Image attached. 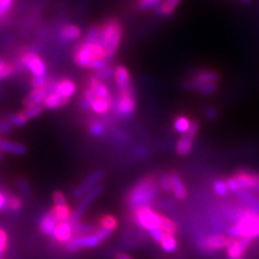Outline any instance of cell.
Masks as SVG:
<instances>
[{"instance_id": "ac0fdd59", "label": "cell", "mask_w": 259, "mask_h": 259, "mask_svg": "<svg viewBox=\"0 0 259 259\" xmlns=\"http://www.w3.org/2000/svg\"><path fill=\"white\" fill-rule=\"evenodd\" d=\"M69 101H70L69 99H66V97H64L56 91H51L49 92L48 95L46 96L44 105L48 109H58V108L66 106V105L69 103Z\"/></svg>"}, {"instance_id": "816d5d0a", "label": "cell", "mask_w": 259, "mask_h": 259, "mask_svg": "<svg viewBox=\"0 0 259 259\" xmlns=\"http://www.w3.org/2000/svg\"><path fill=\"white\" fill-rule=\"evenodd\" d=\"M12 125L8 121H0V133L2 132H10Z\"/></svg>"}, {"instance_id": "f6af8a7d", "label": "cell", "mask_w": 259, "mask_h": 259, "mask_svg": "<svg viewBox=\"0 0 259 259\" xmlns=\"http://www.w3.org/2000/svg\"><path fill=\"white\" fill-rule=\"evenodd\" d=\"M110 66V60L108 59H104V60H100V61H95L93 62L90 67H89V69H93L95 71H99V70H102L104 68H106Z\"/></svg>"}, {"instance_id": "b9f144b4", "label": "cell", "mask_w": 259, "mask_h": 259, "mask_svg": "<svg viewBox=\"0 0 259 259\" xmlns=\"http://www.w3.org/2000/svg\"><path fill=\"white\" fill-rule=\"evenodd\" d=\"M100 37V26L99 25H93L90 28H89L84 40L87 41H91V42H95L99 40Z\"/></svg>"}, {"instance_id": "2e32d148", "label": "cell", "mask_w": 259, "mask_h": 259, "mask_svg": "<svg viewBox=\"0 0 259 259\" xmlns=\"http://www.w3.org/2000/svg\"><path fill=\"white\" fill-rule=\"evenodd\" d=\"M52 237L59 243L67 244V243L74 238L70 222H59L55 227Z\"/></svg>"}, {"instance_id": "ffe728a7", "label": "cell", "mask_w": 259, "mask_h": 259, "mask_svg": "<svg viewBox=\"0 0 259 259\" xmlns=\"http://www.w3.org/2000/svg\"><path fill=\"white\" fill-rule=\"evenodd\" d=\"M0 151L12 153V155L16 156H23L27 152V148L25 145L21 143L0 139Z\"/></svg>"}, {"instance_id": "5bb4252c", "label": "cell", "mask_w": 259, "mask_h": 259, "mask_svg": "<svg viewBox=\"0 0 259 259\" xmlns=\"http://www.w3.org/2000/svg\"><path fill=\"white\" fill-rule=\"evenodd\" d=\"M253 240L248 238H230L229 244L227 245V255L230 259H242Z\"/></svg>"}, {"instance_id": "cb8c5ba5", "label": "cell", "mask_w": 259, "mask_h": 259, "mask_svg": "<svg viewBox=\"0 0 259 259\" xmlns=\"http://www.w3.org/2000/svg\"><path fill=\"white\" fill-rule=\"evenodd\" d=\"M89 88L95 93V95L100 99L103 100H111V93L108 87L105 84L103 81H100L99 79H96L95 77H92L89 81Z\"/></svg>"}, {"instance_id": "7c38bea8", "label": "cell", "mask_w": 259, "mask_h": 259, "mask_svg": "<svg viewBox=\"0 0 259 259\" xmlns=\"http://www.w3.org/2000/svg\"><path fill=\"white\" fill-rule=\"evenodd\" d=\"M221 80L220 74L212 70H202L194 76L192 79L185 81L183 87L188 90H198V89L206 83H217Z\"/></svg>"}, {"instance_id": "7402d4cb", "label": "cell", "mask_w": 259, "mask_h": 259, "mask_svg": "<svg viewBox=\"0 0 259 259\" xmlns=\"http://www.w3.org/2000/svg\"><path fill=\"white\" fill-rule=\"evenodd\" d=\"M48 93H49V91H48L47 87L32 89V91L23 101L24 106L28 107V106H32V105L44 104V101L46 99V96L48 95Z\"/></svg>"}, {"instance_id": "e0dca14e", "label": "cell", "mask_w": 259, "mask_h": 259, "mask_svg": "<svg viewBox=\"0 0 259 259\" xmlns=\"http://www.w3.org/2000/svg\"><path fill=\"white\" fill-rule=\"evenodd\" d=\"M113 78H115V82L118 87L119 91L127 90L131 89V75H130L128 69L123 66V65H118L115 67V74H113Z\"/></svg>"}, {"instance_id": "8992f818", "label": "cell", "mask_w": 259, "mask_h": 259, "mask_svg": "<svg viewBox=\"0 0 259 259\" xmlns=\"http://www.w3.org/2000/svg\"><path fill=\"white\" fill-rule=\"evenodd\" d=\"M112 234L111 231L100 228L93 233L85 234V236H76L72 238L67 244L66 248L70 252H77L82 248H92L100 245L102 242L107 240Z\"/></svg>"}, {"instance_id": "f546056e", "label": "cell", "mask_w": 259, "mask_h": 259, "mask_svg": "<svg viewBox=\"0 0 259 259\" xmlns=\"http://www.w3.org/2000/svg\"><path fill=\"white\" fill-rule=\"evenodd\" d=\"M72 233H74V237L76 236H85V234H90L95 232V227L91 224H85V223H76L72 224Z\"/></svg>"}, {"instance_id": "9a60e30c", "label": "cell", "mask_w": 259, "mask_h": 259, "mask_svg": "<svg viewBox=\"0 0 259 259\" xmlns=\"http://www.w3.org/2000/svg\"><path fill=\"white\" fill-rule=\"evenodd\" d=\"M103 177H104V173L103 171H101V169H97V171L92 172L82 183L78 186V187L75 188L74 197L76 199L83 198L89 191L93 189L96 185H99V183L103 180Z\"/></svg>"}, {"instance_id": "484cf974", "label": "cell", "mask_w": 259, "mask_h": 259, "mask_svg": "<svg viewBox=\"0 0 259 259\" xmlns=\"http://www.w3.org/2000/svg\"><path fill=\"white\" fill-rule=\"evenodd\" d=\"M171 178H172V183H173V192L175 194V197L178 200H185L188 197V191L187 188H186L185 184L183 183V180L181 176L177 173L173 172L171 173Z\"/></svg>"}, {"instance_id": "c3c4849f", "label": "cell", "mask_w": 259, "mask_h": 259, "mask_svg": "<svg viewBox=\"0 0 259 259\" xmlns=\"http://www.w3.org/2000/svg\"><path fill=\"white\" fill-rule=\"evenodd\" d=\"M8 247V234L6 230L0 228V255L5 253V250Z\"/></svg>"}, {"instance_id": "9c48e42d", "label": "cell", "mask_w": 259, "mask_h": 259, "mask_svg": "<svg viewBox=\"0 0 259 259\" xmlns=\"http://www.w3.org/2000/svg\"><path fill=\"white\" fill-rule=\"evenodd\" d=\"M20 63L23 67L27 68L34 77L46 76L47 66L40 56L34 52H25L21 55Z\"/></svg>"}, {"instance_id": "44dd1931", "label": "cell", "mask_w": 259, "mask_h": 259, "mask_svg": "<svg viewBox=\"0 0 259 259\" xmlns=\"http://www.w3.org/2000/svg\"><path fill=\"white\" fill-rule=\"evenodd\" d=\"M81 29L79 26L75 25V24H65L61 27L60 30V37L65 42L76 41L81 37Z\"/></svg>"}, {"instance_id": "83f0119b", "label": "cell", "mask_w": 259, "mask_h": 259, "mask_svg": "<svg viewBox=\"0 0 259 259\" xmlns=\"http://www.w3.org/2000/svg\"><path fill=\"white\" fill-rule=\"evenodd\" d=\"M58 222H69L71 217V209L67 203L61 205H54L52 208Z\"/></svg>"}, {"instance_id": "4dcf8cb0", "label": "cell", "mask_w": 259, "mask_h": 259, "mask_svg": "<svg viewBox=\"0 0 259 259\" xmlns=\"http://www.w3.org/2000/svg\"><path fill=\"white\" fill-rule=\"evenodd\" d=\"M99 225L100 228L112 232L118 227V220L111 214H106L100 218Z\"/></svg>"}, {"instance_id": "7a4b0ae2", "label": "cell", "mask_w": 259, "mask_h": 259, "mask_svg": "<svg viewBox=\"0 0 259 259\" xmlns=\"http://www.w3.org/2000/svg\"><path fill=\"white\" fill-rule=\"evenodd\" d=\"M158 184L152 176H146L137 182L127 194V205L132 209L151 205L152 200L158 194Z\"/></svg>"}, {"instance_id": "6da1fadb", "label": "cell", "mask_w": 259, "mask_h": 259, "mask_svg": "<svg viewBox=\"0 0 259 259\" xmlns=\"http://www.w3.org/2000/svg\"><path fill=\"white\" fill-rule=\"evenodd\" d=\"M231 238H259V209L248 207L242 209L236 215V222L229 229Z\"/></svg>"}, {"instance_id": "836d02e7", "label": "cell", "mask_w": 259, "mask_h": 259, "mask_svg": "<svg viewBox=\"0 0 259 259\" xmlns=\"http://www.w3.org/2000/svg\"><path fill=\"white\" fill-rule=\"evenodd\" d=\"M160 228L163 230L165 233H167V234H174V236L178 232V226H177V224L174 221L169 220L168 217L163 216V215H162V217H161Z\"/></svg>"}, {"instance_id": "91938a15", "label": "cell", "mask_w": 259, "mask_h": 259, "mask_svg": "<svg viewBox=\"0 0 259 259\" xmlns=\"http://www.w3.org/2000/svg\"><path fill=\"white\" fill-rule=\"evenodd\" d=\"M3 158V151H0V159Z\"/></svg>"}, {"instance_id": "1f68e13d", "label": "cell", "mask_w": 259, "mask_h": 259, "mask_svg": "<svg viewBox=\"0 0 259 259\" xmlns=\"http://www.w3.org/2000/svg\"><path fill=\"white\" fill-rule=\"evenodd\" d=\"M191 124H192V121H190L187 117H185V116H180L174 120L175 131L181 133L182 135L186 134L189 131Z\"/></svg>"}, {"instance_id": "f35d334b", "label": "cell", "mask_w": 259, "mask_h": 259, "mask_svg": "<svg viewBox=\"0 0 259 259\" xmlns=\"http://www.w3.org/2000/svg\"><path fill=\"white\" fill-rule=\"evenodd\" d=\"M113 74H115V68H112L110 66L104 68L102 70L99 71H95V75L93 77H95L96 79H99L100 81H106L109 80L110 78L113 77Z\"/></svg>"}, {"instance_id": "f5cc1de1", "label": "cell", "mask_w": 259, "mask_h": 259, "mask_svg": "<svg viewBox=\"0 0 259 259\" xmlns=\"http://www.w3.org/2000/svg\"><path fill=\"white\" fill-rule=\"evenodd\" d=\"M205 116L209 120H214L217 117V112H216V110L213 107H208L205 110Z\"/></svg>"}, {"instance_id": "6f0895ef", "label": "cell", "mask_w": 259, "mask_h": 259, "mask_svg": "<svg viewBox=\"0 0 259 259\" xmlns=\"http://www.w3.org/2000/svg\"><path fill=\"white\" fill-rule=\"evenodd\" d=\"M239 2L242 3V4H245V5H246V4H249V3H250V0H239Z\"/></svg>"}, {"instance_id": "8d00e7d4", "label": "cell", "mask_w": 259, "mask_h": 259, "mask_svg": "<svg viewBox=\"0 0 259 259\" xmlns=\"http://www.w3.org/2000/svg\"><path fill=\"white\" fill-rule=\"evenodd\" d=\"M213 189L217 196H220V197H225L229 192V188H228V186H227L226 181H223V180L215 181L214 185H213Z\"/></svg>"}, {"instance_id": "74e56055", "label": "cell", "mask_w": 259, "mask_h": 259, "mask_svg": "<svg viewBox=\"0 0 259 259\" xmlns=\"http://www.w3.org/2000/svg\"><path fill=\"white\" fill-rule=\"evenodd\" d=\"M7 206L9 209L13 210V212H18V210H20L22 208L23 202L19 197L11 194V196L7 198Z\"/></svg>"}, {"instance_id": "277c9868", "label": "cell", "mask_w": 259, "mask_h": 259, "mask_svg": "<svg viewBox=\"0 0 259 259\" xmlns=\"http://www.w3.org/2000/svg\"><path fill=\"white\" fill-rule=\"evenodd\" d=\"M104 59H107L106 54L99 41L91 42L83 40L76 47L74 52V61L81 68H89L93 62Z\"/></svg>"}, {"instance_id": "680465c9", "label": "cell", "mask_w": 259, "mask_h": 259, "mask_svg": "<svg viewBox=\"0 0 259 259\" xmlns=\"http://www.w3.org/2000/svg\"><path fill=\"white\" fill-rule=\"evenodd\" d=\"M5 64H6V63H5V62H4L2 59H0V67H3Z\"/></svg>"}, {"instance_id": "e575fe53", "label": "cell", "mask_w": 259, "mask_h": 259, "mask_svg": "<svg viewBox=\"0 0 259 259\" xmlns=\"http://www.w3.org/2000/svg\"><path fill=\"white\" fill-rule=\"evenodd\" d=\"M7 121L9 122L12 126H24L27 123V119L26 117L24 116L23 112H19V113H11L9 115V117L7 118Z\"/></svg>"}, {"instance_id": "4fadbf2b", "label": "cell", "mask_w": 259, "mask_h": 259, "mask_svg": "<svg viewBox=\"0 0 259 259\" xmlns=\"http://www.w3.org/2000/svg\"><path fill=\"white\" fill-rule=\"evenodd\" d=\"M229 242L230 238L224 236V234H210L199 242V246L205 252H218V250L226 248Z\"/></svg>"}, {"instance_id": "7dc6e473", "label": "cell", "mask_w": 259, "mask_h": 259, "mask_svg": "<svg viewBox=\"0 0 259 259\" xmlns=\"http://www.w3.org/2000/svg\"><path fill=\"white\" fill-rule=\"evenodd\" d=\"M15 70V67L11 64H5L3 67H0V81L5 78L10 77Z\"/></svg>"}, {"instance_id": "3957f363", "label": "cell", "mask_w": 259, "mask_h": 259, "mask_svg": "<svg viewBox=\"0 0 259 259\" xmlns=\"http://www.w3.org/2000/svg\"><path fill=\"white\" fill-rule=\"evenodd\" d=\"M122 25L117 19H108L100 26V37L97 41L103 47L108 60L117 54L122 40Z\"/></svg>"}, {"instance_id": "ab89813d", "label": "cell", "mask_w": 259, "mask_h": 259, "mask_svg": "<svg viewBox=\"0 0 259 259\" xmlns=\"http://www.w3.org/2000/svg\"><path fill=\"white\" fill-rule=\"evenodd\" d=\"M163 2V0H139V7L140 10H150V9H156V8Z\"/></svg>"}, {"instance_id": "ee69618b", "label": "cell", "mask_w": 259, "mask_h": 259, "mask_svg": "<svg viewBox=\"0 0 259 259\" xmlns=\"http://www.w3.org/2000/svg\"><path fill=\"white\" fill-rule=\"evenodd\" d=\"M217 89H218L217 83H206V84L201 85L197 91L201 95H210V94L215 93L217 91Z\"/></svg>"}, {"instance_id": "681fc988", "label": "cell", "mask_w": 259, "mask_h": 259, "mask_svg": "<svg viewBox=\"0 0 259 259\" xmlns=\"http://www.w3.org/2000/svg\"><path fill=\"white\" fill-rule=\"evenodd\" d=\"M52 198H53L54 205H61V204L67 203L66 197H65V194L62 191H54Z\"/></svg>"}, {"instance_id": "8fae6325", "label": "cell", "mask_w": 259, "mask_h": 259, "mask_svg": "<svg viewBox=\"0 0 259 259\" xmlns=\"http://www.w3.org/2000/svg\"><path fill=\"white\" fill-rule=\"evenodd\" d=\"M199 128H200V124L197 122V121H192V124L189 128V131L186 134H183L176 144V152L178 156L186 157L191 152L193 141L196 139V136L199 132Z\"/></svg>"}, {"instance_id": "d4e9b609", "label": "cell", "mask_w": 259, "mask_h": 259, "mask_svg": "<svg viewBox=\"0 0 259 259\" xmlns=\"http://www.w3.org/2000/svg\"><path fill=\"white\" fill-rule=\"evenodd\" d=\"M113 99L111 100H103L100 97H95V99L90 103V110H92L96 115H105L110 109H112Z\"/></svg>"}, {"instance_id": "603a6c76", "label": "cell", "mask_w": 259, "mask_h": 259, "mask_svg": "<svg viewBox=\"0 0 259 259\" xmlns=\"http://www.w3.org/2000/svg\"><path fill=\"white\" fill-rule=\"evenodd\" d=\"M61 95H63L66 99H71L77 92V87L74 81L70 79H62L61 81H56L55 90Z\"/></svg>"}, {"instance_id": "f907efd6", "label": "cell", "mask_w": 259, "mask_h": 259, "mask_svg": "<svg viewBox=\"0 0 259 259\" xmlns=\"http://www.w3.org/2000/svg\"><path fill=\"white\" fill-rule=\"evenodd\" d=\"M150 236H151V238H152V240L155 241V242H157V243H160V241L163 239V237L165 236V232L162 230L161 228H156V229H153V230H151L150 232Z\"/></svg>"}, {"instance_id": "60d3db41", "label": "cell", "mask_w": 259, "mask_h": 259, "mask_svg": "<svg viewBox=\"0 0 259 259\" xmlns=\"http://www.w3.org/2000/svg\"><path fill=\"white\" fill-rule=\"evenodd\" d=\"M14 6V0H0V20L9 13Z\"/></svg>"}, {"instance_id": "52a82bcc", "label": "cell", "mask_w": 259, "mask_h": 259, "mask_svg": "<svg viewBox=\"0 0 259 259\" xmlns=\"http://www.w3.org/2000/svg\"><path fill=\"white\" fill-rule=\"evenodd\" d=\"M162 215L156 212L151 205L141 206L132 209V218L136 225L147 231H151L156 228H160Z\"/></svg>"}, {"instance_id": "ba28073f", "label": "cell", "mask_w": 259, "mask_h": 259, "mask_svg": "<svg viewBox=\"0 0 259 259\" xmlns=\"http://www.w3.org/2000/svg\"><path fill=\"white\" fill-rule=\"evenodd\" d=\"M113 112L119 118L127 119L134 115L136 110V101L134 93L131 89L119 91V95L116 101H113Z\"/></svg>"}, {"instance_id": "d590c367", "label": "cell", "mask_w": 259, "mask_h": 259, "mask_svg": "<svg viewBox=\"0 0 259 259\" xmlns=\"http://www.w3.org/2000/svg\"><path fill=\"white\" fill-rule=\"evenodd\" d=\"M89 132L94 137H100L105 132V125L102 121L93 120L92 122L89 124Z\"/></svg>"}, {"instance_id": "f1b7e54d", "label": "cell", "mask_w": 259, "mask_h": 259, "mask_svg": "<svg viewBox=\"0 0 259 259\" xmlns=\"http://www.w3.org/2000/svg\"><path fill=\"white\" fill-rule=\"evenodd\" d=\"M159 244L166 253H174L178 247V242L174 237V234L165 233V236L160 241Z\"/></svg>"}, {"instance_id": "d6a6232c", "label": "cell", "mask_w": 259, "mask_h": 259, "mask_svg": "<svg viewBox=\"0 0 259 259\" xmlns=\"http://www.w3.org/2000/svg\"><path fill=\"white\" fill-rule=\"evenodd\" d=\"M45 109H46V107L44 104H37V105H32V106L25 107V109H24L22 112L24 113V116L26 117V119L29 121L31 119H35V118L39 117L44 112Z\"/></svg>"}, {"instance_id": "11a10c76", "label": "cell", "mask_w": 259, "mask_h": 259, "mask_svg": "<svg viewBox=\"0 0 259 259\" xmlns=\"http://www.w3.org/2000/svg\"><path fill=\"white\" fill-rule=\"evenodd\" d=\"M7 206V197L3 192H0V210Z\"/></svg>"}, {"instance_id": "d6986e66", "label": "cell", "mask_w": 259, "mask_h": 259, "mask_svg": "<svg viewBox=\"0 0 259 259\" xmlns=\"http://www.w3.org/2000/svg\"><path fill=\"white\" fill-rule=\"evenodd\" d=\"M58 223L59 222H58V220H56L53 209L51 208L48 213H46L42 216L41 221H40V223H39L40 230H41V232L44 234H46V236L52 237L54 229H55L56 225H58Z\"/></svg>"}, {"instance_id": "7bdbcfd3", "label": "cell", "mask_w": 259, "mask_h": 259, "mask_svg": "<svg viewBox=\"0 0 259 259\" xmlns=\"http://www.w3.org/2000/svg\"><path fill=\"white\" fill-rule=\"evenodd\" d=\"M160 187L162 188V190L165 191V192L173 191V183H172L171 174L162 176L161 181H160Z\"/></svg>"}, {"instance_id": "4316f807", "label": "cell", "mask_w": 259, "mask_h": 259, "mask_svg": "<svg viewBox=\"0 0 259 259\" xmlns=\"http://www.w3.org/2000/svg\"><path fill=\"white\" fill-rule=\"evenodd\" d=\"M181 4L182 0H163L155 10L162 16H171Z\"/></svg>"}, {"instance_id": "5b68a950", "label": "cell", "mask_w": 259, "mask_h": 259, "mask_svg": "<svg viewBox=\"0 0 259 259\" xmlns=\"http://www.w3.org/2000/svg\"><path fill=\"white\" fill-rule=\"evenodd\" d=\"M227 186L229 191L240 193L242 191L259 192V173L249 171H239L227 178Z\"/></svg>"}, {"instance_id": "30bf717a", "label": "cell", "mask_w": 259, "mask_h": 259, "mask_svg": "<svg viewBox=\"0 0 259 259\" xmlns=\"http://www.w3.org/2000/svg\"><path fill=\"white\" fill-rule=\"evenodd\" d=\"M103 189H104L103 185H96L93 189H91L85 194V196L82 198V200H81L80 203L78 204L77 208L71 214L70 221H69L71 225L78 223L81 220V217L83 216V214H84L85 210L88 209V207L90 206L93 203V202L96 200V198L100 196V194L103 191Z\"/></svg>"}, {"instance_id": "db71d44e", "label": "cell", "mask_w": 259, "mask_h": 259, "mask_svg": "<svg viewBox=\"0 0 259 259\" xmlns=\"http://www.w3.org/2000/svg\"><path fill=\"white\" fill-rule=\"evenodd\" d=\"M19 187H20V189H21L23 192H25V193L30 190L28 184H27L25 181H24V180H21V181L19 182Z\"/></svg>"}, {"instance_id": "9f6ffc18", "label": "cell", "mask_w": 259, "mask_h": 259, "mask_svg": "<svg viewBox=\"0 0 259 259\" xmlns=\"http://www.w3.org/2000/svg\"><path fill=\"white\" fill-rule=\"evenodd\" d=\"M115 259H133L131 256H128L124 253H118L116 256H115Z\"/></svg>"}, {"instance_id": "bcb514c9", "label": "cell", "mask_w": 259, "mask_h": 259, "mask_svg": "<svg viewBox=\"0 0 259 259\" xmlns=\"http://www.w3.org/2000/svg\"><path fill=\"white\" fill-rule=\"evenodd\" d=\"M49 80L46 76H41V77H32L30 84L32 87V89H37V88H46L48 85Z\"/></svg>"}]
</instances>
